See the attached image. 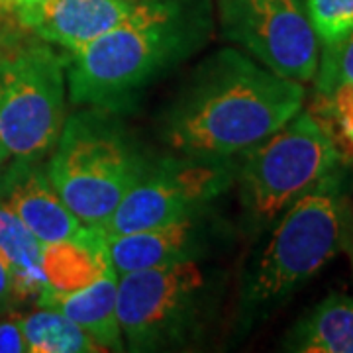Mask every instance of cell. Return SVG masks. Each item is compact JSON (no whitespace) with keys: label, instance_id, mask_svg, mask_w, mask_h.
Returning a JSON list of instances; mask_svg holds the SVG:
<instances>
[{"label":"cell","instance_id":"6da1fadb","mask_svg":"<svg viewBox=\"0 0 353 353\" xmlns=\"http://www.w3.org/2000/svg\"><path fill=\"white\" fill-rule=\"evenodd\" d=\"M303 83L238 50H220L190 73L161 118V136L185 155L232 157L263 141L303 110Z\"/></svg>","mask_w":353,"mask_h":353},{"label":"cell","instance_id":"7a4b0ae2","mask_svg":"<svg viewBox=\"0 0 353 353\" xmlns=\"http://www.w3.org/2000/svg\"><path fill=\"white\" fill-rule=\"evenodd\" d=\"M206 36V24L173 2L141 0L122 24L71 51L65 63L69 101L101 110L128 106L189 59Z\"/></svg>","mask_w":353,"mask_h":353},{"label":"cell","instance_id":"3957f363","mask_svg":"<svg viewBox=\"0 0 353 353\" xmlns=\"http://www.w3.org/2000/svg\"><path fill=\"white\" fill-rule=\"evenodd\" d=\"M352 210L336 167L279 216L241 279L238 320L250 330L306 285L343 250Z\"/></svg>","mask_w":353,"mask_h":353},{"label":"cell","instance_id":"277c9868","mask_svg":"<svg viewBox=\"0 0 353 353\" xmlns=\"http://www.w3.org/2000/svg\"><path fill=\"white\" fill-rule=\"evenodd\" d=\"M150 163L122 124L92 108L65 118L53 145L48 175L81 224L102 226Z\"/></svg>","mask_w":353,"mask_h":353},{"label":"cell","instance_id":"5b68a950","mask_svg":"<svg viewBox=\"0 0 353 353\" xmlns=\"http://www.w3.org/2000/svg\"><path fill=\"white\" fill-rule=\"evenodd\" d=\"M240 155L234 175L250 232L269 230L292 202L341 161L330 136L308 110H301Z\"/></svg>","mask_w":353,"mask_h":353},{"label":"cell","instance_id":"8992f818","mask_svg":"<svg viewBox=\"0 0 353 353\" xmlns=\"http://www.w3.org/2000/svg\"><path fill=\"white\" fill-rule=\"evenodd\" d=\"M65 61L18 28L0 50V143L16 159H41L65 124Z\"/></svg>","mask_w":353,"mask_h":353},{"label":"cell","instance_id":"52a82bcc","mask_svg":"<svg viewBox=\"0 0 353 353\" xmlns=\"http://www.w3.org/2000/svg\"><path fill=\"white\" fill-rule=\"evenodd\" d=\"M214 303V283L196 259L118 275L116 312L130 352L176 350L199 336Z\"/></svg>","mask_w":353,"mask_h":353},{"label":"cell","instance_id":"ba28073f","mask_svg":"<svg viewBox=\"0 0 353 353\" xmlns=\"http://www.w3.org/2000/svg\"><path fill=\"white\" fill-rule=\"evenodd\" d=\"M163 157L150 161L112 216L94 228L102 238L132 234L202 212L234 181L232 157Z\"/></svg>","mask_w":353,"mask_h":353},{"label":"cell","instance_id":"9c48e42d","mask_svg":"<svg viewBox=\"0 0 353 353\" xmlns=\"http://www.w3.org/2000/svg\"><path fill=\"white\" fill-rule=\"evenodd\" d=\"M222 34L273 73L314 79L320 39L299 0H220Z\"/></svg>","mask_w":353,"mask_h":353},{"label":"cell","instance_id":"30bf717a","mask_svg":"<svg viewBox=\"0 0 353 353\" xmlns=\"http://www.w3.org/2000/svg\"><path fill=\"white\" fill-rule=\"evenodd\" d=\"M0 206L18 216L41 243L87 240L90 226L59 199L39 159H16L0 171Z\"/></svg>","mask_w":353,"mask_h":353},{"label":"cell","instance_id":"8fae6325","mask_svg":"<svg viewBox=\"0 0 353 353\" xmlns=\"http://www.w3.org/2000/svg\"><path fill=\"white\" fill-rule=\"evenodd\" d=\"M141 0H46L14 24L65 51H77L122 24Z\"/></svg>","mask_w":353,"mask_h":353},{"label":"cell","instance_id":"7c38bea8","mask_svg":"<svg viewBox=\"0 0 353 353\" xmlns=\"http://www.w3.org/2000/svg\"><path fill=\"white\" fill-rule=\"evenodd\" d=\"M206 240L204 210L161 226L104 238L108 259L118 275L183 259H196Z\"/></svg>","mask_w":353,"mask_h":353},{"label":"cell","instance_id":"4fadbf2b","mask_svg":"<svg viewBox=\"0 0 353 353\" xmlns=\"http://www.w3.org/2000/svg\"><path fill=\"white\" fill-rule=\"evenodd\" d=\"M118 273L110 265L92 285L77 292L41 290L39 306L55 308L87 332L104 352H124V336L116 312Z\"/></svg>","mask_w":353,"mask_h":353},{"label":"cell","instance_id":"5bb4252c","mask_svg":"<svg viewBox=\"0 0 353 353\" xmlns=\"http://www.w3.org/2000/svg\"><path fill=\"white\" fill-rule=\"evenodd\" d=\"M283 350L299 353H353V299L328 296L289 330Z\"/></svg>","mask_w":353,"mask_h":353},{"label":"cell","instance_id":"9a60e30c","mask_svg":"<svg viewBox=\"0 0 353 353\" xmlns=\"http://www.w3.org/2000/svg\"><path fill=\"white\" fill-rule=\"evenodd\" d=\"M108 267L106 241L94 228L87 240L43 243V290L77 292L92 285Z\"/></svg>","mask_w":353,"mask_h":353},{"label":"cell","instance_id":"2e32d148","mask_svg":"<svg viewBox=\"0 0 353 353\" xmlns=\"http://www.w3.org/2000/svg\"><path fill=\"white\" fill-rule=\"evenodd\" d=\"M0 255L14 279L18 301L36 296L46 289L43 243L18 216L0 206Z\"/></svg>","mask_w":353,"mask_h":353},{"label":"cell","instance_id":"e0dca14e","mask_svg":"<svg viewBox=\"0 0 353 353\" xmlns=\"http://www.w3.org/2000/svg\"><path fill=\"white\" fill-rule=\"evenodd\" d=\"M30 353H94L104 352L71 318L55 308L39 306L20 318Z\"/></svg>","mask_w":353,"mask_h":353},{"label":"cell","instance_id":"ac0fdd59","mask_svg":"<svg viewBox=\"0 0 353 353\" xmlns=\"http://www.w3.org/2000/svg\"><path fill=\"white\" fill-rule=\"evenodd\" d=\"M341 85H353V30L334 43L320 46L318 55L314 94H326Z\"/></svg>","mask_w":353,"mask_h":353},{"label":"cell","instance_id":"d6986e66","mask_svg":"<svg viewBox=\"0 0 353 353\" xmlns=\"http://www.w3.org/2000/svg\"><path fill=\"white\" fill-rule=\"evenodd\" d=\"M306 14L320 46L334 43L353 30V0H306Z\"/></svg>","mask_w":353,"mask_h":353},{"label":"cell","instance_id":"ffe728a7","mask_svg":"<svg viewBox=\"0 0 353 353\" xmlns=\"http://www.w3.org/2000/svg\"><path fill=\"white\" fill-rule=\"evenodd\" d=\"M24 332L20 324V316L0 320V353H26Z\"/></svg>","mask_w":353,"mask_h":353},{"label":"cell","instance_id":"44dd1931","mask_svg":"<svg viewBox=\"0 0 353 353\" xmlns=\"http://www.w3.org/2000/svg\"><path fill=\"white\" fill-rule=\"evenodd\" d=\"M14 303H18V294H16V287H14V279L6 261L0 255V316H4Z\"/></svg>","mask_w":353,"mask_h":353},{"label":"cell","instance_id":"7402d4cb","mask_svg":"<svg viewBox=\"0 0 353 353\" xmlns=\"http://www.w3.org/2000/svg\"><path fill=\"white\" fill-rule=\"evenodd\" d=\"M46 0H0V16L16 20L20 14L28 12L32 8H36L39 4H43Z\"/></svg>","mask_w":353,"mask_h":353},{"label":"cell","instance_id":"603a6c76","mask_svg":"<svg viewBox=\"0 0 353 353\" xmlns=\"http://www.w3.org/2000/svg\"><path fill=\"white\" fill-rule=\"evenodd\" d=\"M0 18H4V16H0ZM18 28H20L18 24H8V22L0 20V50H2V46H4L8 39L12 38V34Z\"/></svg>","mask_w":353,"mask_h":353},{"label":"cell","instance_id":"cb8c5ba5","mask_svg":"<svg viewBox=\"0 0 353 353\" xmlns=\"http://www.w3.org/2000/svg\"><path fill=\"white\" fill-rule=\"evenodd\" d=\"M343 250H347L350 257H352V265H353V222L350 224V230H347V236H345V243H343Z\"/></svg>","mask_w":353,"mask_h":353},{"label":"cell","instance_id":"d4e9b609","mask_svg":"<svg viewBox=\"0 0 353 353\" xmlns=\"http://www.w3.org/2000/svg\"><path fill=\"white\" fill-rule=\"evenodd\" d=\"M8 157H10V153L6 152V148L0 143V171L4 169V165H6V161H8Z\"/></svg>","mask_w":353,"mask_h":353}]
</instances>
